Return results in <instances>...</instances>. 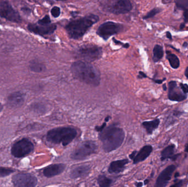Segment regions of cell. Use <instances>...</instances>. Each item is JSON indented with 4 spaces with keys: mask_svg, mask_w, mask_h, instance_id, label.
Returning a JSON list of instances; mask_svg holds the SVG:
<instances>
[{
    "mask_svg": "<svg viewBox=\"0 0 188 187\" xmlns=\"http://www.w3.org/2000/svg\"><path fill=\"white\" fill-rule=\"evenodd\" d=\"M72 75L81 82L92 86H98L101 81L99 70L89 63L82 61L75 62L70 67Z\"/></svg>",
    "mask_w": 188,
    "mask_h": 187,
    "instance_id": "cell-1",
    "label": "cell"
},
{
    "mask_svg": "<svg viewBox=\"0 0 188 187\" xmlns=\"http://www.w3.org/2000/svg\"><path fill=\"white\" fill-rule=\"evenodd\" d=\"M99 137L105 152L110 153L121 147L125 138V133L120 127L111 125L100 132Z\"/></svg>",
    "mask_w": 188,
    "mask_h": 187,
    "instance_id": "cell-2",
    "label": "cell"
},
{
    "mask_svg": "<svg viewBox=\"0 0 188 187\" xmlns=\"http://www.w3.org/2000/svg\"><path fill=\"white\" fill-rule=\"evenodd\" d=\"M99 20L98 16L90 14L71 21L66 25L65 30L70 38L79 39L82 38L87 30Z\"/></svg>",
    "mask_w": 188,
    "mask_h": 187,
    "instance_id": "cell-3",
    "label": "cell"
},
{
    "mask_svg": "<svg viewBox=\"0 0 188 187\" xmlns=\"http://www.w3.org/2000/svg\"><path fill=\"white\" fill-rule=\"evenodd\" d=\"M77 135L76 129L69 127H58L50 130L47 132L46 138L50 142L54 144L62 143L65 147L74 140Z\"/></svg>",
    "mask_w": 188,
    "mask_h": 187,
    "instance_id": "cell-4",
    "label": "cell"
},
{
    "mask_svg": "<svg viewBox=\"0 0 188 187\" xmlns=\"http://www.w3.org/2000/svg\"><path fill=\"white\" fill-rule=\"evenodd\" d=\"M97 149L96 143L86 140L81 143L70 154V158L74 160H82L94 154Z\"/></svg>",
    "mask_w": 188,
    "mask_h": 187,
    "instance_id": "cell-5",
    "label": "cell"
},
{
    "mask_svg": "<svg viewBox=\"0 0 188 187\" xmlns=\"http://www.w3.org/2000/svg\"><path fill=\"white\" fill-rule=\"evenodd\" d=\"M78 54L86 62H91L101 58L102 49L95 45H85L79 49Z\"/></svg>",
    "mask_w": 188,
    "mask_h": 187,
    "instance_id": "cell-6",
    "label": "cell"
},
{
    "mask_svg": "<svg viewBox=\"0 0 188 187\" xmlns=\"http://www.w3.org/2000/svg\"><path fill=\"white\" fill-rule=\"evenodd\" d=\"M123 29V26L121 24L113 22H106L99 27L97 30V34L107 40L112 35L121 32Z\"/></svg>",
    "mask_w": 188,
    "mask_h": 187,
    "instance_id": "cell-7",
    "label": "cell"
},
{
    "mask_svg": "<svg viewBox=\"0 0 188 187\" xmlns=\"http://www.w3.org/2000/svg\"><path fill=\"white\" fill-rule=\"evenodd\" d=\"M34 145L30 140L24 138L14 143L12 147V154L16 158L26 156L33 151Z\"/></svg>",
    "mask_w": 188,
    "mask_h": 187,
    "instance_id": "cell-8",
    "label": "cell"
},
{
    "mask_svg": "<svg viewBox=\"0 0 188 187\" xmlns=\"http://www.w3.org/2000/svg\"><path fill=\"white\" fill-rule=\"evenodd\" d=\"M105 8L108 12L112 13L125 14L132 9V4L128 0H119L106 4Z\"/></svg>",
    "mask_w": 188,
    "mask_h": 187,
    "instance_id": "cell-9",
    "label": "cell"
},
{
    "mask_svg": "<svg viewBox=\"0 0 188 187\" xmlns=\"http://www.w3.org/2000/svg\"><path fill=\"white\" fill-rule=\"evenodd\" d=\"M14 187H35L38 179L35 176L30 174H19L12 178Z\"/></svg>",
    "mask_w": 188,
    "mask_h": 187,
    "instance_id": "cell-10",
    "label": "cell"
},
{
    "mask_svg": "<svg viewBox=\"0 0 188 187\" xmlns=\"http://www.w3.org/2000/svg\"><path fill=\"white\" fill-rule=\"evenodd\" d=\"M0 16L13 22L19 23L21 21L19 13L7 2L0 3Z\"/></svg>",
    "mask_w": 188,
    "mask_h": 187,
    "instance_id": "cell-11",
    "label": "cell"
},
{
    "mask_svg": "<svg viewBox=\"0 0 188 187\" xmlns=\"http://www.w3.org/2000/svg\"><path fill=\"white\" fill-rule=\"evenodd\" d=\"M176 167L175 165H171L164 169L157 178L155 187H166L168 182L170 180L173 173Z\"/></svg>",
    "mask_w": 188,
    "mask_h": 187,
    "instance_id": "cell-12",
    "label": "cell"
},
{
    "mask_svg": "<svg viewBox=\"0 0 188 187\" xmlns=\"http://www.w3.org/2000/svg\"><path fill=\"white\" fill-rule=\"evenodd\" d=\"M30 31L40 35H47L54 33L57 29L55 24L49 25L30 24L28 26Z\"/></svg>",
    "mask_w": 188,
    "mask_h": 187,
    "instance_id": "cell-13",
    "label": "cell"
},
{
    "mask_svg": "<svg viewBox=\"0 0 188 187\" xmlns=\"http://www.w3.org/2000/svg\"><path fill=\"white\" fill-rule=\"evenodd\" d=\"M168 98L172 101L181 102L186 98L185 94L182 93L177 87V83L172 81L168 83Z\"/></svg>",
    "mask_w": 188,
    "mask_h": 187,
    "instance_id": "cell-14",
    "label": "cell"
},
{
    "mask_svg": "<svg viewBox=\"0 0 188 187\" xmlns=\"http://www.w3.org/2000/svg\"><path fill=\"white\" fill-rule=\"evenodd\" d=\"M65 168V165L63 164H52L45 167L43 170V174L47 178H51L61 174Z\"/></svg>",
    "mask_w": 188,
    "mask_h": 187,
    "instance_id": "cell-15",
    "label": "cell"
},
{
    "mask_svg": "<svg viewBox=\"0 0 188 187\" xmlns=\"http://www.w3.org/2000/svg\"><path fill=\"white\" fill-rule=\"evenodd\" d=\"M89 165H79L71 170L70 177L72 178H83L89 175L90 172Z\"/></svg>",
    "mask_w": 188,
    "mask_h": 187,
    "instance_id": "cell-16",
    "label": "cell"
},
{
    "mask_svg": "<svg viewBox=\"0 0 188 187\" xmlns=\"http://www.w3.org/2000/svg\"><path fill=\"white\" fill-rule=\"evenodd\" d=\"M153 148L151 145H147L143 147L138 153H137L136 155L133 159V164H137L138 163L143 161L150 156L152 153Z\"/></svg>",
    "mask_w": 188,
    "mask_h": 187,
    "instance_id": "cell-17",
    "label": "cell"
},
{
    "mask_svg": "<svg viewBox=\"0 0 188 187\" xmlns=\"http://www.w3.org/2000/svg\"><path fill=\"white\" fill-rule=\"evenodd\" d=\"M128 163V159L113 161L110 164L108 171L110 174H119L124 170L125 166Z\"/></svg>",
    "mask_w": 188,
    "mask_h": 187,
    "instance_id": "cell-18",
    "label": "cell"
},
{
    "mask_svg": "<svg viewBox=\"0 0 188 187\" xmlns=\"http://www.w3.org/2000/svg\"><path fill=\"white\" fill-rule=\"evenodd\" d=\"M175 144L169 145L166 147L161 152V160H165L168 159H172L173 161L176 160L179 154L175 155Z\"/></svg>",
    "mask_w": 188,
    "mask_h": 187,
    "instance_id": "cell-19",
    "label": "cell"
},
{
    "mask_svg": "<svg viewBox=\"0 0 188 187\" xmlns=\"http://www.w3.org/2000/svg\"><path fill=\"white\" fill-rule=\"evenodd\" d=\"M24 102V98L22 94L16 92L12 94L8 98V102L13 107H20Z\"/></svg>",
    "mask_w": 188,
    "mask_h": 187,
    "instance_id": "cell-20",
    "label": "cell"
},
{
    "mask_svg": "<svg viewBox=\"0 0 188 187\" xmlns=\"http://www.w3.org/2000/svg\"><path fill=\"white\" fill-rule=\"evenodd\" d=\"M159 119L150 121H144L142 124L143 127L145 129L146 132L149 134H151L154 130L156 129L159 126Z\"/></svg>",
    "mask_w": 188,
    "mask_h": 187,
    "instance_id": "cell-21",
    "label": "cell"
},
{
    "mask_svg": "<svg viewBox=\"0 0 188 187\" xmlns=\"http://www.w3.org/2000/svg\"><path fill=\"white\" fill-rule=\"evenodd\" d=\"M153 60L154 62H157L161 60L164 56V49L163 47L160 45H156L153 49Z\"/></svg>",
    "mask_w": 188,
    "mask_h": 187,
    "instance_id": "cell-22",
    "label": "cell"
},
{
    "mask_svg": "<svg viewBox=\"0 0 188 187\" xmlns=\"http://www.w3.org/2000/svg\"><path fill=\"white\" fill-rule=\"evenodd\" d=\"M167 58L169 61L171 67L173 69L178 68L180 65L179 58L174 54L170 53V52L167 51Z\"/></svg>",
    "mask_w": 188,
    "mask_h": 187,
    "instance_id": "cell-23",
    "label": "cell"
},
{
    "mask_svg": "<svg viewBox=\"0 0 188 187\" xmlns=\"http://www.w3.org/2000/svg\"><path fill=\"white\" fill-rule=\"evenodd\" d=\"M97 183L100 187H110L112 183V180L107 177L101 174L97 178Z\"/></svg>",
    "mask_w": 188,
    "mask_h": 187,
    "instance_id": "cell-24",
    "label": "cell"
},
{
    "mask_svg": "<svg viewBox=\"0 0 188 187\" xmlns=\"http://www.w3.org/2000/svg\"><path fill=\"white\" fill-rule=\"evenodd\" d=\"M30 68L32 71L36 73H40L44 71L45 69V67L44 65L38 62H33L30 65Z\"/></svg>",
    "mask_w": 188,
    "mask_h": 187,
    "instance_id": "cell-25",
    "label": "cell"
},
{
    "mask_svg": "<svg viewBox=\"0 0 188 187\" xmlns=\"http://www.w3.org/2000/svg\"><path fill=\"white\" fill-rule=\"evenodd\" d=\"M14 171L13 169L5 167H0V177H4L12 174Z\"/></svg>",
    "mask_w": 188,
    "mask_h": 187,
    "instance_id": "cell-26",
    "label": "cell"
},
{
    "mask_svg": "<svg viewBox=\"0 0 188 187\" xmlns=\"http://www.w3.org/2000/svg\"><path fill=\"white\" fill-rule=\"evenodd\" d=\"M161 11V9L157 8H155L154 9H152L151 11L149 12L145 16H144L143 17L144 19H148L149 18H152L153 17H154L155 15H156L157 14L159 13Z\"/></svg>",
    "mask_w": 188,
    "mask_h": 187,
    "instance_id": "cell-27",
    "label": "cell"
},
{
    "mask_svg": "<svg viewBox=\"0 0 188 187\" xmlns=\"http://www.w3.org/2000/svg\"><path fill=\"white\" fill-rule=\"evenodd\" d=\"M51 13L54 18H57L60 16V7L55 6L51 10Z\"/></svg>",
    "mask_w": 188,
    "mask_h": 187,
    "instance_id": "cell-28",
    "label": "cell"
},
{
    "mask_svg": "<svg viewBox=\"0 0 188 187\" xmlns=\"http://www.w3.org/2000/svg\"><path fill=\"white\" fill-rule=\"evenodd\" d=\"M51 19L49 16H46L42 19H40L38 21L39 24L41 25H49L51 24Z\"/></svg>",
    "mask_w": 188,
    "mask_h": 187,
    "instance_id": "cell-29",
    "label": "cell"
},
{
    "mask_svg": "<svg viewBox=\"0 0 188 187\" xmlns=\"http://www.w3.org/2000/svg\"><path fill=\"white\" fill-rule=\"evenodd\" d=\"M176 5L178 8H185L188 7V1H176Z\"/></svg>",
    "mask_w": 188,
    "mask_h": 187,
    "instance_id": "cell-30",
    "label": "cell"
},
{
    "mask_svg": "<svg viewBox=\"0 0 188 187\" xmlns=\"http://www.w3.org/2000/svg\"><path fill=\"white\" fill-rule=\"evenodd\" d=\"M113 41L116 45H122L123 47H125L126 48H127L128 47H129V43H121V41H119L117 40L115 38H113Z\"/></svg>",
    "mask_w": 188,
    "mask_h": 187,
    "instance_id": "cell-31",
    "label": "cell"
},
{
    "mask_svg": "<svg viewBox=\"0 0 188 187\" xmlns=\"http://www.w3.org/2000/svg\"><path fill=\"white\" fill-rule=\"evenodd\" d=\"M180 87L184 94L188 93V85L187 84L180 83Z\"/></svg>",
    "mask_w": 188,
    "mask_h": 187,
    "instance_id": "cell-32",
    "label": "cell"
},
{
    "mask_svg": "<svg viewBox=\"0 0 188 187\" xmlns=\"http://www.w3.org/2000/svg\"><path fill=\"white\" fill-rule=\"evenodd\" d=\"M106 126V123H104L102 125H101V126H96L95 129L97 130V131L101 132L105 129Z\"/></svg>",
    "mask_w": 188,
    "mask_h": 187,
    "instance_id": "cell-33",
    "label": "cell"
},
{
    "mask_svg": "<svg viewBox=\"0 0 188 187\" xmlns=\"http://www.w3.org/2000/svg\"><path fill=\"white\" fill-rule=\"evenodd\" d=\"M183 180H180L178 182L175 183L174 184L172 185L170 187H181L182 185H183Z\"/></svg>",
    "mask_w": 188,
    "mask_h": 187,
    "instance_id": "cell-34",
    "label": "cell"
},
{
    "mask_svg": "<svg viewBox=\"0 0 188 187\" xmlns=\"http://www.w3.org/2000/svg\"><path fill=\"white\" fill-rule=\"evenodd\" d=\"M184 17L185 22H188V9H185V11L184 12Z\"/></svg>",
    "mask_w": 188,
    "mask_h": 187,
    "instance_id": "cell-35",
    "label": "cell"
},
{
    "mask_svg": "<svg viewBox=\"0 0 188 187\" xmlns=\"http://www.w3.org/2000/svg\"><path fill=\"white\" fill-rule=\"evenodd\" d=\"M138 78H147V76H146V75L145 73H143V72L140 71V72H139V75Z\"/></svg>",
    "mask_w": 188,
    "mask_h": 187,
    "instance_id": "cell-36",
    "label": "cell"
},
{
    "mask_svg": "<svg viewBox=\"0 0 188 187\" xmlns=\"http://www.w3.org/2000/svg\"><path fill=\"white\" fill-rule=\"evenodd\" d=\"M137 151H134V152H133L132 153V154H130L129 155V158H130V159H132V160H133V159L134 158L135 156L136 155V154H137Z\"/></svg>",
    "mask_w": 188,
    "mask_h": 187,
    "instance_id": "cell-37",
    "label": "cell"
},
{
    "mask_svg": "<svg viewBox=\"0 0 188 187\" xmlns=\"http://www.w3.org/2000/svg\"><path fill=\"white\" fill-rule=\"evenodd\" d=\"M165 80H166V78H164V80H154V82L158 84H161Z\"/></svg>",
    "mask_w": 188,
    "mask_h": 187,
    "instance_id": "cell-38",
    "label": "cell"
},
{
    "mask_svg": "<svg viewBox=\"0 0 188 187\" xmlns=\"http://www.w3.org/2000/svg\"><path fill=\"white\" fill-rule=\"evenodd\" d=\"M166 36H167V38L170 39V40H172V35H171V33H170V32H169V31L167 32V33H166Z\"/></svg>",
    "mask_w": 188,
    "mask_h": 187,
    "instance_id": "cell-39",
    "label": "cell"
},
{
    "mask_svg": "<svg viewBox=\"0 0 188 187\" xmlns=\"http://www.w3.org/2000/svg\"><path fill=\"white\" fill-rule=\"evenodd\" d=\"M143 182H137L136 183V186H137V187H143Z\"/></svg>",
    "mask_w": 188,
    "mask_h": 187,
    "instance_id": "cell-40",
    "label": "cell"
},
{
    "mask_svg": "<svg viewBox=\"0 0 188 187\" xmlns=\"http://www.w3.org/2000/svg\"><path fill=\"white\" fill-rule=\"evenodd\" d=\"M185 75L188 78V67L186 68L185 71Z\"/></svg>",
    "mask_w": 188,
    "mask_h": 187,
    "instance_id": "cell-41",
    "label": "cell"
},
{
    "mask_svg": "<svg viewBox=\"0 0 188 187\" xmlns=\"http://www.w3.org/2000/svg\"><path fill=\"white\" fill-rule=\"evenodd\" d=\"M184 27H185V24H184V23L181 24L180 25V29H181V30H182V29H183Z\"/></svg>",
    "mask_w": 188,
    "mask_h": 187,
    "instance_id": "cell-42",
    "label": "cell"
},
{
    "mask_svg": "<svg viewBox=\"0 0 188 187\" xmlns=\"http://www.w3.org/2000/svg\"><path fill=\"white\" fill-rule=\"evenodd\" d=\"M162 87H163V89H164V91H167V86H166V84H164L163 86H162Z\"/></svg>",
    "mask_w": 188,
    "mask_h": 187,
    "instance_id": "cell-43",
    "label": "cell"
},
{
    "mask_svg": "<svg viewBox=\"0 0 188 187\" xmlns=\"http://www.w3.org/2000/svg\"><path fill=\"white\" fill-rule=\"evenodd\" d=\"M110 118H110V116H107V117H106L105 119V122H108V121H109V120H110Z\"/></svg>",
    "mask_w": 188,
    "mask_h": 187,
    "instance_id": "cell-44",
    "label": "cell"
},
{
    "mask_svg": "<svg viewBox=\"0 0 188 187\" xmlns=\"http://www.w3.org/2000/svg\"><path fill=\"white\" fill-rule=\"evenodd\" d=\"M185 152L188 153V143L187 145L186 146L185 149Z\"/></svg>",
    "mask_w": 188,
    "mask_h": 187,
    "instance_id": "cell-45",
    "label": "cell"
},
{
    "mask_svg": "<svg viewBox=\"0 0 188 187\" xmlns=\"http://www.w3.org/2000/svg\"><path fill=\"white\" fill-rule=\"evenodd\" d=\"M188 43H183V47H187V46H188Z\"/></svg>",
    "mask_w": 188,
    "mask_h": 187,
    "instance_id": "cell-46",
    "label": "cell"
},
{
    "mask_svg": "<svg viewBox=\"0 0 188 187\" xmlns=\"http://www.w3.org/2000/svg\"><path fill=\"white\" fill-rule=\"evenodd\" d=\"M2 110H3V105L0 103V113H1V112L2 111Z\"/></svg>",
    "mask_w": 188,
    "mask_h": 187,
    "instance_id": "cell-47",
    "label": "cell"
},
{
    "mask_svg": "<svg viewBox=\"0 0 188 187\" xmlns=\"http://www.w3.org/2000/svg\"><path fill=\"white\" fill-rule=\"evenodd\" d=\"M148 183H149V180H148V179H146V180L144 181V184H147Z\"/></svg>",
    "mask_w": 188,
    "mask_h": 187,
    "instance_id": "cell-48",
    "label": "cell"
},
{
    "mask_svg": "<svg viewBox=\"0 0 188 187\" xmlns=\"http://www.w3.org/2000/svg\"><path fill=\"white\" fill-rule=\"evenodd\" d=\"M178 176H179V174H178V173H177V174L175 175V177H177Z\"/></svg>",
    "mask_w": 188,
    "mask_h": 187,
    "instance_id": "cell-49",
    "label": "cell"
}]
</instances>
